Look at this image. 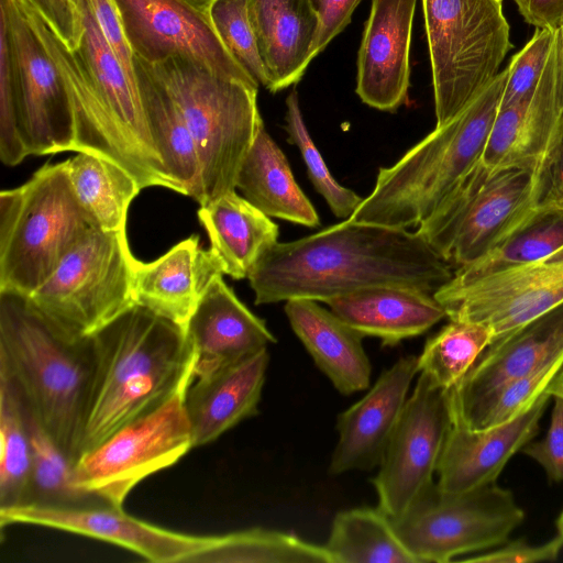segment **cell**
Masks as SVG:
<instances>
[{
  "label": "cell",
  "mask_w": 563,
  "mask_h": 563,
  "mask_svg": "<svg viewBox=\"0 0 563 563\" xmlns=\"http://www.w3.org/2000/svg\"><path fill=\"white\" fill-rule=\"evenodd\" d=\"M325 303L363 336L378 338L386 346L420 335L448 317L433 294L400 286L364 288Z\"/></svg>",
  "instance_id": "4316f807"
},
{
  "label": "cell",
  "mask_w": 563,
  "mask_h": 563,
  "mask_svg": "<svg viewBox=\"0 0 563 563\" xmlns=\"http://www.w3.org/2000/svg\"><path fill=\"white\" fill-rule=\"evenodd\" d=\"M435 126L456 117L497 76L512 48L503 0H422Z\"/></svg>",
  "instance_id": "ba28073f"
},
{
  "label": "cell",
  "mask_w": 563,
  "mask_h": 563,
  "mask_svg": "<svg viewBox=\"0 0 563 563\" xmlns=\"http://www.w3.org/2000/svg\"><path fill=\"white\" fill-rule=\"evenodd\" d=\"M320 21L313 46V57L339 35L351 22L352 14L362 0H309Z\"/></svg>",
  "instance_id": "7dc6e473"
},
{
  "label": "cell",
  "mask_w": 563,
  "mask_h": 563,
  "mask_svg": "<svg viewBox=\"0 0 563 563\" xmlns=\"http://www.w3.org/2000/svg\"><path fill=\"white\" fill-rule=\"evenodd\" d=\"M563 539L556 534L541 544H531L526 539L507 540L499 547L465 559L476 563H538L558 559Z\"/></svg>",
  "instance_id": "f6af8a7d"
},
{
  "label": "cell",
  "mask_w": 563,
  "mask_h": 563,
  "mask_svg": "<svg viewBox=\"0 0 563 563\" xmlns=\"http://www.w3.org/2000/svg\"><path fill=\"white\" fill-rule=\"evenodd\" d=\"M29 153L22 140L7 37L0 31V157L4 165L20 164Z\"/></svg>",
  "instance_id": "60d3db41"
},
{
  "label": "cell",
  "mask_w": 563,
  "mask_h": 563,
  "mask_svg": "<svg viewBox=\"0 0 563 563\" xmlns=\"http://www.w3.org/2000/svg\"><path fill=\"white\" fill-rule=\"evenodd\" d=\"M525 22L536 29L558 30L563 18V0H514Z\"/></svg>",
  "instance_id": "c3c4849f"
},
{
  "label": "cell",
  "mask_w": 563,
  "mask_h": 563,
  "mask_svg": "<svg viewBox=\"0 0 563 563\" xmlns=\"http://www.w3.org/2000/svg\"><path fill=\"white\" fill-rule=\"evenodd\" d=\"M208 286L185 332L195 355V377L266 350L276 338L225 284Z\"/></svg>",
  "instance_id": "603a6c76"
},
{
  "label": "cell",
  "mask_w": 563,
  "mask_h": 563,
  "mask_svg": "<svg viewBox=\"0 0 563 563\" xmlns=\"http://www.w3.org/2000/svg\"><path fill=\"white\" fill-rule=\"evenodd\" d=\"M417 0H372L357 56L356 93L367 106L396 111L407 101Z\"/></svg>",
  "instance_id": "7402d4cb"
},
{
  "label": "cell",
  "mask_w": 563,
  "mask_h": 563,
  "mask_svg": "<svg viewBox=\"0 0 563 563\" xmlns=\"http://www.w3.org/2000/svg\"><path fill=\"white\" fill-rule=\"evenodd\" d=\"M95 354L40 313L26 296L0 291V376L76 463L88 410Z\"/></svg>",
  "instance_id": "277c9868"
},
{
  "label": "cell",
  "mask_w": 563,
  "mask_h": 563,
  "mask_svg": "<svg viewBox=\"0 0 563 563\" xmlns=\"http://www.w3.org/2000/svg\"><path fill=\"white\" fill-rule=\"evenodd\" d=\"M547 393H549L552 398L559 397L563 399V368L547 388Z\"/></svg>",
  "instance_id": "681fc988"
},
{
  "label": "cell",
  "mask_w": 563,
  "mask_h": 563,
  "mask_svg": "<svg viewBox=\"0 0 563 563\" xmlns=\"http://www.w3.org/2000/svg\"><path fill=\"white\" fill-rule=\"evenodd\" d=\"M452 422L450 389L419 373L372 481L378 508L390 519L401 517L435 484Z\"/></svg>",
  "instance_id": "5bb4252c"
},
{
  "label": "cell",
  "mask_w": 563,
  "mask_h": 563,
  "mask_svg": "<svg viewBox=\"0 0 563 563\" xmlns=\"http://www.w3.org/2000/svg\"><path fill=\"white\" fill-rule=\"evenodd\" d=\"M536 206L563 207V111L551 145L534 172Z\"/></svg>",
  "instance_id": "b9f144b4"
},
{
  "label": "cell",
  "mask_w": 563,
  "mask_h": 563,
  "mask_svg": "<svg viewBox=\"0 0 563 563\" xmlns=\"http://www.w3.org/2000/svg\"><path fill=\"white\" fill-rule=\"evenodd\" d=\"M286 107L285 130L288 141L299 148L311 184L324 198L335 217L350 219L364 198L333 178L305 124L296 90L287 97Z\"/></svg>",
  "instance_id": "74e56055"
},
{
  "label": "cell",
  "mask_w": 563,
  "mask_h": 563,
  "mask_svg": "<svg viewBox=\"0 0 563 563\" xmlns=\"http://www.w3.org/2000/svg\"><path fill=\"white\" fill-rule=\"evenodd\" d=\"M140 97L157 150L180 194L200 203L201 167L190 131L168 90L150 66L134 55Z\"/></svg>",
  "instance_id": "4dcf8cb0"
},
{
  "label": "cell",
  "mask_w": 563,
  "mask_h": 563,
  "mask_svg": "<svg viewBox=\"0 0 563 563\" xmlns=\"http://www.w3.org/2000/svg\"><path fill=\"white\" fill-rule=\"evenodd\" d=\"M26 1L70 51L78 47L84 32L81 0Z\"/></svg>",
  "instance_id": "ee69618b"
},
{
  "label": "cell",
  "mask_w": 563,
  "mask_h": 563,
  "mask_svg": "<svg viewBox=\"0 0 563 563\" xmlns=\"http://www.w3.org/2000/svg\"><path fill=\"white\" fill-rule=\"evenodd\" d=\"M563 247V207L536 206L490 252L459 269L451 280L466 283L539 262Z\"/></svg>",
  "instance_id": "d6a6232c"
},
{
  "label": "cell",
  "mask_w": 563,
  "mask_h": 563,
  "mask_svg": "<svg viewBox=\"0 0 563 563\" xmlns=\"http://www.w3.org/2000/svg\"><path fill=\"white\" fill-rule=\"evenodd\" d=\"M208 15L231 56L258 85L266 88L267 76L250 22L247 0H213Z\"/></svg>",
  "instance_id": "f35d334b"
},
{
  "label": "cell",
  "mask_w": 563,
  "mask_h": 563,
  "mask_svg": "<svg viewBox=\"0 0 563 563\" xmlns=\"http://www.w3.org/2000/svg\"><path fill=\"white\" fill-rule=\"evenodd\" d=\"M183 1L202 12H206V13H208L209 7L213 2V0H183Z\"/></svg>",
  "instance_id": "f907efd6"
},
{
  "label": "cell",
  "mask_w": 563,
  "mask_h": 563,
  "mask_svg": "<svg viewBox=\"0 0 563 563\" xmlns=\"http://www.w3.org/2000/svg\"><path fill=\"white\" fill-rule=\"evenodd\" d=\"M493 340V330L484 323L450 320L426 342L418 356L419 373H424L435 385L451 389Z\"/></svg>",
  "instance_id": "d590c367"
},
{
  "label": "cell",
  "mask_w": 563,
  "mask_h": 563,
  "mask_svg": "<svg viewBox=\"0 0 563 563\" xmlns=\"http://www.w3.org/2000/svg\"><path fill=\"white\" fill-rule=\"evenodd\" d=\"M324 547L335 563H420L378 507L339 512Z\"/></svg>",
  "instance_id": "836d02e7"
},
{
  "label": "cell",
  "mask_w": 563,
  "mask_h": 563,
  "mask_svg": "<svg viewBox=\"0 0 563 563\" xmlns=\"http://www.w3.org/2000/svg\"><path fill=\"white\" fill-rule=\"evenodd\" d=\"M272 92L296 84L313 57L320 21L309 0H247Z\"/></svg>",
  "instance_id": "484cf974"
},
{
  "label": "cell",
  "mask_w": 563,
  "mask_h": 563,
  "mask_svg": "<svg viewBox=\"0 0 563 563\" xmlns=\"http://www.w3.org/2000/svg\"><path fill=\"white\" fill-rule=\"evenodd\" d=\"M563 355V302L494 339L450 389L452 413L468 426L507 385Z\"/></svg>",
  "instance_id": "ac0fdd59"
},
{
  "label": "cell",
  "mask_w": 563,
  "mask_h": 563,
  "mask_svg": "<svg viewBox=\"0 0 563 563\" xmlns=\"http://www.w3.org/2000/svg\"><path fill=\"white\" fill-rule=\"evenodd\" d=\"M551 395L544 391L528 409L501 424L475 430L453 416L437 468V486L456 494L496 483L508 461L538 433Z\"/></svg>",
  "instance_id": "d6986e66"
},
{
  "label": "cell",
  "mask_w": 563,
  "mask_h": 563,
  "mask_svg": "<svg viewBox=\"0 0 563 563\" xmlns=\"http://www.w3.org/2000/svg\"><path fill=\"white\" fill-rule=\"evenodd\" d=\"M562 111L560 35L555 30L551 53L533 96L498 110L482 163L492 170L519 168L534 173L551 145Z\"/></svg>",
  "instance_id": "44dd1931"
},
{
  "label": "cell",
  "mask_w": 563,
  "mask_h": 563,
  "mask_svg": "<svg viewBox=\"0 0 563 563\" xmlns=\"http://www.w3.org/2000/svg\"><path fill=\"white\" fill-rule=\"evenodd\" d=\"M34 23L68 87L75 114L74 152L107 157L131 173L142 189L180 192L150 131L139 87L103 36L89 0H81L84 32L70 51L29 4Z\"/></svg>",
  "instance_id": "7a4b0ae2"
},
{
  "label": "cell",
  "mask_w": 563,
  "mask_h": 563,
  "mask_svg": "<svg viewBox=\"0 0 563 563\" xmlns=\"http://www.w3.org/2000/svg\"><path fill=\"white\" fill-rule=\"evenodd\" d=\"M433 296L450 320L484 323L497 339L563 302V247L545 260L475 280H450Z\"/></svg>",
  "instance_id": "2e32d148"
},
{
  "label": "cell",
  "mask_w": 563,
  "mask_h": 563,
  "mask_svg": "<svg viewBox=\"0 0 563 563\" xmlns=\"http://www.w3.org/2000/svg\"><path fill=\"white\" fill-rule=\"evenodd\" d=\"M125 231L92 228L27 299L63 331L88 338L134 306Z\"/></svg>",
  "instance_id": "9c48e42d"
},
{
  "label": "cell",
  "mask_w": 563,
  "mask_h": 563,
  "mask_svg": "<svg viewBox=\"0 0 563 563\" xmlns=\"http://www.w3.org/2000/svg\"><path fill=\"white\" fill-rule=\"evenodd\" d=\"M31 462L24 406L11 383L0 376V509L23 503Z\"/></svg>",
  "instance_id": "8d00e7d4"
},
{
  "label": "cell",
  "mask_w": 563,
  "mask_h": 563,
  "mask_svg": "<svg viewBox=\"0 0 563 563\" xmlns=\"http://www.w3.org/2000/svg\"><path fill=\"white\" fill-rule=\"evenodd\" d=\"M66 161L0 192V291L29 297L92 229Z\"/></svg>",
  "instance_id": "52a82bcc"
},
{
  "label": "cell",
  "mask_w": 563,
  "mask_h": 563,
  "mask_svg": "<svg viewBox=\"0 0 563 563\" xmlns=\"http://www.w3.org/2000/svg\"><path fill=\"white\" fill-rule=\"evenodd\" d=\"M554 35L555 30L536 29L526 45L511 57L499 109L533 96L551 53Z\"/></svg>",
  "instance_id": "ab89813d"
},
{
  "label": "cell",
  "mask_w": 563,
  "mask_h": 563,
  "mask_svg": "<svg viewBox=\"0 0 563 563\" xmlns=\"http://www.w3.org/2000/svg\"><path fill=\"white\" fill-rule=\"evenodd\" d=\"M91 341L95 366L80 454L159 406L195 374L185 329L140 305Z\"/></svg>",
  "instance_id": "3957f363"
},
{
  "label": "cell",
  "mask_w": 563,
  "mask_h": 563,
  "mask_svg": "<svg viewBox=\"0 0 563 563\" xmlns=\"http://www.w3.org/2000/svg\"><path fill=\"white\" fill-rule=\"evenodd\" d=\"M236 188L269 218L308 228L320 224L314 207L298 186L285 154L264 124L242 162Z\"/></svg>",
  "instance_id": "f546056e"
},
{
  "label": "cell",
  "mask_w": 563,
  "mask_h": 563,
  "mask_svg": "<svg viewBox=\"0 0 563 563\" xmlns=\"http://www.w3.org/2000/svg\"><path fill=\"white\" fill-rule=\"evenodd\" d=\"M198 219L225 275L247 278L263 252L278 239V225L235 190L200 206Z\"/></svg>",
  "instance_id": "f1b7e54d"
},
{
  "label": "cell",
  "mask_w": 563,
  "mask_h": 563,
  "mask_svg": "<svg viewBox=\"0 0 563 563\" xmlns=\"http://www.w3.org/2000/svg\"><path fill=\"white\" fill-rule=\"evenodd\" d=\"M558 534L563 539V509L556 519Z\"/></svg>",
  "instance_id": "f5cc1de1"
},
{
  "label": "cell",
  "mask_w": 563,
  "mask_h": 563,
  "mask_svg": "<svg viewBox=\"0 0 563 563\" xmlns=\"http://www.w3.org/2000/svg\"><path fill=\"white\" fill-rule=\"evenodd\" d=\"M559 35H560V53H561V99L563 104V18L560 24Z\"/></svg>",
  "instance_id": "816d5d0a"
},
{
  "label": "cell",
  "mask_w": 563,
  "mask_h": 563,
  "mask_svg": "<svg viewBox=\"0 0 563 563\" xmlns=\"http://www.w3.org/2000/svg\"><path fill=\"white\" fill-rule=\"evenodd\" d=\"M189 375L159 406L119 428L80 454L75 485L113 507L123 508L130 492L144 478L177 463L194 448L185 395Z\"/></svg>",
  "instance_id": "8fae6325"
},
{
  "label": "cell",
  "mask_w": 563,
  "mask_h": 563,
  "mask_svg": "<svg viewBox=\"0 0 563 563\" xmlns=\"http://www.w3.org/2000/svg\"><path fill=\"white\" fill-rule=\"evenodd\" d=\"M285 312L292 331L336 390L349 396L369 387L372 366L358 331L314 300H288Z\"/></svg>",
  "instance_id": "83f0119b"
},
{
  "label": "cell",
  "mask_w": 563,
  "mask_h": 563,
  "mask_svg": "<svg viewBox=\"0 0 563 563\" xmlns=\"http://www.w3.org/2000/svg\"><path fill=\"white\" fill-rule=\"evenodd\" d=\"M134 55L148 64L186 56L252 88L260 85L227 51L208 13L183 0H113Z\"/></svg>",
  "instance_id": "e0dca14e"
},
{
  "label": "cell",
  "mask_w": 563,
  "mask_h": 563,
  "mask_svg": "<svg viewBox=\"0 0 563 563\" xmlns=\"http://www.w3.org/2000/svg\"><path fill=\"white\" fill-rule=\"evenodd\" d=\"M0 31L9 45L20 131L29 155L73 151V100L25 0H0Z\"/></svg>",
  "instance_id": "4fadbf2b"
},
{
  "label": "cell",
  "mask_w": 563,
  "mask_h": 563,
  "mask_svg": "<svg viewBox=\"0 0 563 563\" xmlns=\"http://www.w3.org/2000/svg\"><path fill=\"white\" fill-rule=\"evenodd\" d=\"M36 525L122 547L155 563H219L225 534L194 536L168 530L102 505L60 509L15 506L0 509V526Z\"/></svg>",
  "instance_id": "9a60e30c"
},
{
  "label": "cell",
  "mask_w": 563,
  "mask_h": 563,
  "mask_svg": "<svg viewBox=\"0 0 563 563\" xmlns=\"http://www.w3.org/2000/svg\"><path fill=\"white\" fill-rule=\"evenodd\" d=\"M224 275L211 249L203 250L198 235L180 241L153 262L132 257V294L135 305L186 325L209 284Z\"/></svg>",
  "instance_id": "cb8c5ba5"
},
{
  "label": "cell",
  "mask_w": 563,
  "mask_h": 563,
  "mask_svg": "<svg viewBox=\"0 0 563 563\" xmlns=\"http://www.w3.org/2000/svg\"><path fill=\"white\" fill-rule=\"evenodd\" d=\"M418 373V356L400 357L363 398L338 416L339 440L329 464L331 475L379 466Z\"/></svg>",
  "instance_id": "ffe728a7"
},
{
  "label": "cell",
  "mask_w": 563,
  "mask_h": 563,
  "mask_svg": "<svg viewBox=\"0 0 563 563\" xmlns=\"http://www.w3.org/2000/svg\"><path fill=\"white\" fill-rule=\"evenodd\" d=\"M146 64L168 90L196 143L202 184L199 205L235 190L242 162L264 124L258 89L186 56Z\"/></svg>",
  "instance_id": "8992f818"
},
{
  "label": "cell",
  "mask_w": 563,
  "mask_h": 563,
  "mask_svg": "<svg viewBox=\"0 0 563 563\" xmlns=\"http://www.w3.org/2000/svg\"><path fill=\"white\" fill-rule=\"evenodd\" d=\"M534 207L533 172L492 170L481 161L417 232L444 261L463 267L490 252Z\"/></svg>",
  "instance_id": "30bf717a"
},
{
  "label": "cell",
  "mask_w": 563,
  "mask_h": 563,
  "mask_svg": "<svg viewBox=\"0 0 563 563\" xmlns=\"http://www.w3.org/2000/svg\"><path fill=\"white\" fill-rule=\"evenodd\" d=\"M66 159L77 199L92 225L102 231H125L128 209L142 190L136 178L101 155L77 152Z\"/></svg>",
  "instance_id": "1f68e13d"
},
{
  "label": "cell",
  "mask_w": 563,
  "mask_h": 563,
  "mask_svg": "<svg viewBox=\"0 0 563 563\" xmlns=\"http://www.w3.org/2000/svg\"><path fill=\"white\" fill-rule=\"evenodd\" d=\"M25 420L32 462L24 500L19 506L75 509L110 505L75 485V462L59 449L26 409Z\"/></svg>",
  "instance_id": "e575fe53"
},
{
  "label": "cell",
  "mask_w": 563,
  "mask_h": 563,
  "mask_svg": "<svg viewBox=\"0 0 563 563\" xmlns=\"http://www.w3.org/2000/svg\"><path fill=\"white\" fill-rule=\"evenodd\" d=\"M554 398L550 426L540 441H530L522 453L536 461L552 482H563V399Z\"/></svg>",
  "instance_id": "7bdbcfd3"
},
{
  "label": "cell",
  "mask_w": 563,
  "mask_h": 563,
  "mask_svg": "<svg viewBox=\"0 0 563 563\" xmlns=\"http://www.w3.org/2000/svg\"><path fill=\"white\" fill-rule=\"evenodd\" d=\"M451 264L418 232L346 219L291 242H276L247 278L255 303L291 299L327 302L364 288L400 286L434 294Z\"/></svg>",
  "instance_id": "6da1fadb"
},
{
  "label": "cell",
  "mask_w": 563,
  "mask_h": 563,
  "mask_svg": "<svg viewBox=\"0 0 563 563\" xmlns=\"http://www.w3.org/2000/svg\"><path fill=\"white\" fill-rule=\"evenodd\" d=\"M507 74L500 70L456 117L380 168L372 192L350 219L405 229L426 220L482 161Z\"/></svg>",
  "instance_id": "5b68a950"
},
{
  "label": "cell",
  "mask_w": 563,
  "mask_h": 563,
  "mask_svg": "<svg viewBox=\"0 0 563 563\" xmlns=\"http://www.w3.org/2000/svg\"><path fill=\"white\" fill-rule=\"evenodd\" d=\"M523 520L511 490L496 483L456 494L441 492L435 483L407 512L391 519L420 563L449 562L499 547Z\"/></svg>",
  "instance_id": "7c38bea8"
},
{
  "label": "cell",
  "mask_w": 563,
  "mask_h": 563,
  "mask_svg": "<svg viewBox=\"0 0 563 563\" xmlns=\"http://www.w3.org/2000/svg\"><path fill=\"white\" fill-rule=\"evenodd\" d=\"M97 23L108 44L132 82L137 85L134 53L126 38L120 13L113 0H89Z\"/></svg>",
  "instance_id": "bcb514c9"
},
{
  "label": "cell",
  "mask_w": 563,
  "mask_h": 563,
  "mask_svg": "<svg viewBox=\"0 0 563 563\" xmlns=\"http://www.w3.org/2000/svg\"><path fill=\"white\" fill-rule=\"evenodd\" d=\"M268 362L266 349L195 377L185 395L194 448L216 441L258 413Z\"/></svg>",
  "instance_id": "d4e9b609"
}]
</instances>
